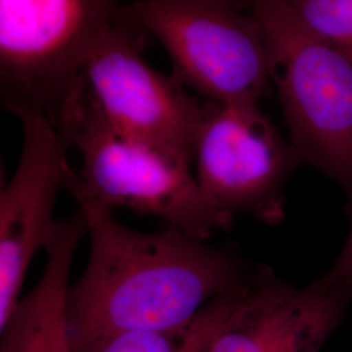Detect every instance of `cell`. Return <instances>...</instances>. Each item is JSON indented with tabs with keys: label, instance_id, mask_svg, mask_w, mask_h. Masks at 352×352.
<instances>
[{
	"label": "cell",
	"instance_id": "12",
	"mask_svg": "<svg viewBox=\"0 0 352 352\" xmlns=\"http://www.w3.org/2000/svg\"><path fill=\"white\" fill-rule=\"evenodd\" d=\"M316 37L352 58V0H285Z\"/></svg>",
	"mask_w": 352,
	"mask_h": 352
},
{
	"label": "cell",
	"instance_id": "11",
	"mask_svg": "<svg viewBox=\"0 0 352 352\" xmlns=\"http://www.w3.org/2000/svg\"><path fill=\"white\" fill-rule=\"evenodd\" d=\"M221 304L222 296L186 327L122 331L94 342L81 352H197L213 329Z\"/></svg>",
	"mask_w": 352,
	"mask_h": 352
},
{
	"label": "cell",
	"instance_id": "2",
	"mask_svg": "<svg viewBox=\"0 0 352 352\" xmlns=\"http://www.w3.org/2000/svg\"><path fill=\"white\" fill-rule=\"evenodd\" d=\"M289 142L344 189L352 210V58L316 37L285 0H250Z\"/></svg>",
	"mask_w": 352,
	"mask_h": 352
},
{
	"label": "cell",
	"instance_id": "3",
	"mask_svg": "<svg viewBox=\"0 0 352 352\" xmlns=\"http://www.w3.org/2000/svg\"><path fill=\"white\" fill-rule=\"evenodd\" d=\"M58 129L68 148L81 155L82 186L106 205L158 215L202 240L232 225L234 219L208 201L190 166L109 123L82 80Z\"/></svg>",
	"mask_w": 352,
	"mask_h": 352
},
{
	"label": "cell",
	"instance_id": "10",
	"mask_svg": "<svg viewBox=\"0 0 352 352\" xmlns=\"http://www.w3.org/2000/svg\"><path fill=\"white\" fill-rule=\"evenodd\" d=\"M87 232L80 210L58 222L45 248L47 263L43 276L0 329V352H74L67 299L74 257Z\"/></svg>",
	"mask_w": 352,
	"mask_h": 352
},
{
	"label": "cell",
	"instance_id": "8",
	"mask_svg": "<svg viewBox=\"0 0 352 352\" xmlns=\"http://www.w3.org/2000/svg\"><path fill=\"white\" fill-rule=\"evenodd\" d=\"M350 302L322 278L296 289L260 267L223 295L197 352H321Z\"/></svg>",
	"mask_w": 352,
	"mask_h": 352
},
{
	"label": "cell",
	"instance_id": "13",
	"mask_svg": "<svg viewBox=\"0 0 352 352\" xmlns=\"http://www.w3.org/2000/svg\"><path fill=\"white\" fill-rule=\"evenodd\" d=\"M322 279L331 287L340 289L352 302V227L338 258Z\"/></svg>",
	"mask_w": 352,
	"mask_h": 352
},
{
	"label": "cell",
	"instance_id": "7",
	"mask_svg": "<svg viewBox=\"0 0 352 352\" xmlns=\"http://www.w3.org/2000/svg\"><path fill=\"white\" fill-rule=\"evenodd\" d=\"M144 34L120 11L84 65L85 93L115 128L190 166L202 103L146 63Z\"/></svg>",
	"mask_w": 352,
	"mask_h": 352
},
{
	"label": "cell",
	"instance_id": "1",
	"mask_svg": "<svg viewBox=\"0 0 352 352\" xmlns=\"http://www.w3.org/2000/svg\"><path fill=\"white\" fill-rule=\"evenodd\" d=\"M64 189L90 239L88 265L67 299L74 352L122 331L186 327L247 276L235 256L176 227L142 232L119 223L71 164Z\"/></svg>",
	"mask_w": 352,
	"mask_h": 352
},
{
	"label": "cell",
	"instance_id": "5",
	"mask_svg": "<svg viewBox=\"0 0 352 352\" xmlns=\"http://www.w3.org/2000/svg\"><path fill=\"white\" fill-rule=\"evenodd\" d=\"M122 16L161 42L173 75L206 101L258 104L264 97L267 50L250 0H142Z\"/></svg>",
	"mask_w": 352,
	"mask_h": 352
},
{
	"label": "cell",
	"instance_id": "4",
	"mask_svg": "<svg viewBox=\"0 0 352 352\" xmlns=\"http://www.w3.org/2000/svg\"><path fill=\"white\" fill-rule=\"evenodd\" d=\"M118 0H0V93L17 118L59 128L89 55L119 20Z\"/></svg>",
	"mask_w": 352,
	"mask_h": 352
},
{
	"label": "cell",
	"instance_id": "6",
	"mask_svg": "<svg viewBox=\"0 0 352 352\" xmlns=\"http://www.w3.org/2000/svg\"><path fill=\"white\" fill-rule=\"evenodd\" d=\"M302 162L258 104L205 101L195 136L196 180L208 201L230 217L285 219V189Z\"/></svg>",
	"mask_w": 352,
	"mask_h": 352
},
{
	"label": "cell",
	"instance_id": "9",
	"mask_svg": "<svg viewBox=\"0 0 352 352\" xmlns=\"http://www.w3.org/2000/svg\"><path fill=\"white\" fill-rule=\"evenodd\" d=\"M19 119L24 133L21 157L0 195V329L21 300L34 256L56 230L54 208L69 164L67 142L43 113H24Z\"/></svg>",
	"mask_w": 352,
	"mask_h": 352
}]
</instances>
